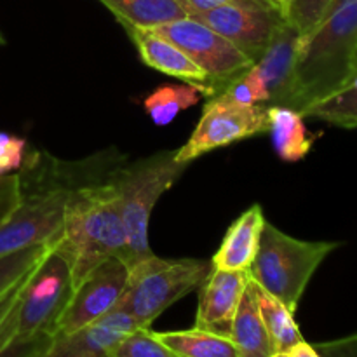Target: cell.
<instances>
[{
	"label": "cell",
	"instance_id": "obj_3",
	"mask_svg": "<svg viewBox=\"0 0 357 357\" xmlns=\"http://www.w3.org/2000/svg\"><path fill=\"white\" fill-rule=\"evenodd\" d=\"M188 164L176 160V150H162L131 164H119L110 173V180L121 195V215L128 234L126 265L150 257L149 223L157 201L169 190Z\"/></svg>",
	"mask_w": 357,
	"mask_h": 357
},
{
	"label": "cell",
	"instance_id": "obj_30",
	"mask_svg": "<svg viewBox=\"0 0 357 357\" xmlns=\"http://www.w3.org/2000/svg\"><path fill=\"white\" fill-rule=\"evenodd\" d=\"M20 174H3V176H0V222L7 218V215L20 204Z\"/></svg>",
	"mask_w": 357,
	"mask_h": 357
},
{
	"label": "cell",
	"instance_id": "obj_8",
	"mask_svg": "<svg viewBox=\"0 0 357 357\" xmlns=\"http://www.w3.org/2000/svg\"><path fill=\"white\" fill-rule=\"evenodd\" d=\"M150 30L176 44L199 68L204 70L209 79L211 96L218 94L230 80L255 65L232 42L190 16Z\"/></svg>",
	"mask_w": 357,
	"mask_h": 357
},
{
	"label": "cell",
	"instance_id": "obj_9",
	"mask_svg": "<svg viewBox=\"0 0 357 357\" xmlns=\"http://www.w3.org/2000/svg\"><path fill=\"white\" fill-rule=\"evenodd\" d=\"M70 194V188L21 187L20 204L0 222V258L58 239Z\"/></svg>",
	"mask_w": 357,
	"mask_h": 357
},
{
	"label": "cell",
	"instance_id": "obj_19",
	"mask_svg": "<svg viewBox=\"0 0 357 357\" xmlns=\"http://www.w3.org/2000/svg\"><path fill=\"white\" fill-rule=\"evenodd\" d=\"M248 286L253 293L255 302H257L261 319L267 326L275 352H289L296 344L303 340L298 324L295 323V317H293L295 312H291L281 300L272 296L260 284H257L250 278V274H248Z\"/></svg>",
	"mask_w": 357,
	"mask_h": 357
},
{
	"label": "cell",
	"instance_id": "obj_21",
	"mask_svg": "<svg viewBox=\"0 0 357 357\" xmlns=\"http://www.w3.org/2000/svg\"><path fill=\"white\" fill-rule=\"evenodd\" d=\"M153 335L180 357H241L232 338L195 326L183 331H153Z\"/></svg>",
	"mask_w": 357,
	"mask_h": 357
},
{
	"label": "cell",
	"instance_id": "obj_32",
	"mask_svg": "<svg viewBox=\"0 0 357 357\" xmlns=\"http://www.w3.org/2000/svg\"><path fill=\"white\" fill-rule=\"evenodd\" d=\"M180 6L187 10L188 16L197 13H206V10H211L215 7L227 6V3H248V2H271L278 3L275 0H178Z\"/></svg>",
	"mask_w": 357,
	"mask_h": 357
},
{
	"label": "cell",
	"instance_id": "obj_26",
	"mask_svg": "<svg viewBox=\"0 0 357 357\" xmlns=\"http://www.w3.org/2000/svg\"><path fill=\"white\" fill-rule=\"evenodd\" d=\"M218 94L229 98L241 105H265L268 103V91L264 79L260 77L255 65L239 77L230 80Z\"/></svg>",
	"mask_w": 357,
	"mask_h": 357
},
{
	"label": "cell",
	"instance_id": "obj_5",
	"mask_svg": "<svg viewBox=\"0 0 357 357\" xmlns=\"http://www.w3.org/2000/svg\"><path fill=\"white\" fill-rule=\"evenodd\" d=\"M209 271L211 264L204 260H166L150 255L129 267L128 288L117 309L129 314L139 328H150L164 310L197 289Z\"/></svg>",
	"mask_w": 357,
	"mask_h": 357
},
{
	"label": "cell",
	"instance_id": "obj_36",
	"mask_svg": "<svg viewBox=\"0 0 357 357\" xmlns=\"http://www.w3.org/2000/svg\"><path fill=\"white\" fill-rule=\"evenodd\" d=\"M271 357H288V352H274Z\"/></svg>",
	"mask_w": 357,
	"mask_h": 357
},
{
	"label": "cell",
	"instance_id": "obj_25",
	"mask_svg": "<svg viewBox=\"0 0 357 357\" xmlns=\"http://www.w3.org/2000/svg\"><path fill=\"white\" fill-rule=\"evenodd\" d=\"M110 357H180L159 340L150 328H136L128 335Z\"/></svg>",
	"mask_w": 357,
	"mask_h": 357
},
{
	"label": "cell",
	"instance_id": "obj_1",
	"mask_svg": "<svg viewBox=\"0 0 357 357\" xmlns=\"http://www.w3.org/2000/svg\"><path fill=\"white\" fill-rule=\"evenodd\" d=\"M357 77V0H333L300 40L289 107L302 112Z\"/></svg>",
	"mask_w": 357,
	"mask_h": 357
},
{
	"label": "cell",
	"instance_id": "obj_27",
	"mask_svg": "<svg viewBox=\"0 0 357 357\" xmlns=\"http://www.w3.org/2000/svg\"><path fill=\"white\" fill-rule=\"evenodd\" d=\"M333 0H293L288 20L295 24L302 38L317 26Z\"/></svg>",
	"mask_w": 357,
	"mask_h": 357
},
{
	"label": "cell",
	"instance_id": "obj_10",
	"mask_svg": "<svg viewBox=\"0 0 357 357\" xmlns=\"http://www.w3.org/2000/svg\"><path fill=\"white\" fill-rule=\"evenodd\" d=\"M190 17L218 31L251 61L257 63L267 49L275 26L288 16L278 3L248 2L227 3L206 13L192 14Z\"/></svg>",
	"mask_w": 357,
	"mask_h": 357
},
{
	"label": "cell",
	"instance_id": "obj_31",
	"mask_svg": "<svg viewBox=\"0 0 357 357\" xmlns=\"http://www.w3.org/2000/svg\"><path fill=\"white\" fill-rule=\"evenodd\" d=\"M314 349L321 357H357V333L333 342L316 344Z\"/></svg>",
	"mask_w": 357,
	"mask_h": 357
},
{
	"label": "cell",
	"instance_id": "obj_37",
	"mask_svg": "<svg viewBox=\"0 0 357 357\" xmlns=\"http://www.w3.org/2000/svg\"><path fill=\"white\" fill-rule=\"evenodd\" d=\"M2 44H6V38H3V35L0 33V45H2Z\"/></svg>",
	"mask_w": 357,
	"mask_h": 357
},
{
	"label": "cell",
	"instance_id": "obj_14",
	"mask_svg": "<svg viewBox=\"0 0 357 357\" xmlns=\"http://www.w3.org/2000/svg\"><path fill=\"white\" fill-rule=\"evenodd\" d=\"M300 40V31L286 17L275 26L267 49L255 63V68L267 86V107H289Z\"/></svg>",
	"mask_w": 357,
	"mask_h": 357
},
{
	"label": "cell",
	"instance_id": "obj_24",
	"mask_svg": "<svg viewBox=\"0 0 357 357\" xmlns=\"http://www.w3.org/2000/svg\"><path fill=\"white\" fill-rule=\"evenodd\" d=\"M54 243L56 239L49 241V243L35 244V246L23 248V250L14 251V253L0 258V296L7 289L13 288L16 282H20L28 272L33 271L38 265V261L49 253V250H51Z\"/></svg>",
	"mask_w": 357,
	"mask_h": 357
},
{
	"label": "cell",
	"instance_id": "obj_20",
	"mask_svg": "<svg viewBox=\"0 0 357 357\" xmlns=\"http://www.w3.org/2000/svg\"><path fill=\"white\" fill-rule=\"evenodd\" d=\"M121 24L155 28L188 16L178 0H100Z\"/></svg>",
	"mask_w": 357,
	"mask_h": 357
},
{
	"label": "cell",
	"instance_id": "obj_4",
	"mask_svg": "<svg viewBox=\"0 0 357 357\" xmlns=\"http://www.w3.org/2000/svg\"><path fill=\"white\" fill-rule=\"evenodd\" d=\"M340 243L302 241L265 222L250 278L295 312L319 265Z\"/></svg>",
	"mask_w": 357,
	"mask_h": 357
},
{
	"label": "cell",
	"instance_id": "obj_17",
	"mask_svg": "<svg viewBox=\"0 0 357 357\" xmlns=\"http://www.w3.org/2000/svg\"><path fill=\"white\" fill-rule=\"evenodd\" d=\"M302 112L286 107H268V132L275 153L286 162H298L312 150L316 135L307 129Z\"/></svg>",
	"mask_w": 357,
	"mask_h": 357
},
{
	"label": "cell",
	"instance_id": "obj_22",
	"mask_svg": "<svg viewBox=\"0 0 357 357\" xmlns=\"http://www.w3.org/2000/svg\"><path fill=\"white\" fill-rule=\"evenodd\" d=\"M202 98H206V91L197 84H162L143 100V108L153 124L167 126Z\"/></svg>",
	"mask_w": 357,
	"mask_h": 357
},
{
	"label": "cell",
	"instance_id": "obj_6",
	"mask_svg": "<svg viewBox=\"0 0 357 357\" xmlns=\"http://www.w3.org/2000/svg\"><path fill=\"white\" fill-rule=\"evenodd\" d=\"M73 289L72 265L54 243L24 281L17 302L14 338H30L40 333L54 335L58 321L72 300Z\"/></svg>",
	"mask_w": 357,
	"mask_h": 357
},
{
	"label": "cell",
	"instance_id": "obj_23",
	"mask_svg": "<svg viewBox=\"0 0 357 357\" xmlns=\"http://www.w3.org/2000/svg\"><path fill=\"white\" fill-rule=\"evenodd\" d=\"M303 117H314L338 128H357V77L335 91L330 96L309 105L302 110Z\"/></svg>",
	"mask_w": 357,
	"mask_h": 357
},
{
	"label": "cell",
	"instance_id": "obj_16",
	"mask_svg": "<svg viewBox=\"0 0 357 357\" xmlns=\"http://www.w3.org/2000/svg\"><path fill=\"white\" fill-rule=\"evenodd\" d=\"M265 222L267 220L260 204H253L239 218L234 220L222 244L213 255L211 267L222 271H250L251 261L255 260L258 251Z\"/></svg>",
	"mask_w": 357,
	"mask_h": 357
},
{
	"label": "cell",
	"instance_id": "obj_12",
	"mask_svg": "<svg viewBox=\"0 0 357 357\" xmlns=\"http://www.w3.org/2000/svg\"><path fill=\"white\" fill-rule=\"evenodd\" d=\"M138 326L124 310L114 309L96 323L73 333L52 335L51 344L35 357H110L112 351Z\"/></svg>",
	"mask_w": 357,
	"mask_h": 357
},
{
	"label": "cell",
	"instance_id": "obj_34",
	"mask_svg": "<svg viewBox=\"0 0 357 357\" xmlns=\"http://www.w3.org/2000/svg\"><path fill=\"white\" fill-rule=\"evenodd\" d=\"M288 357H321L317 354V351L314 349V345L307 344L305 340H302L300 344H296L291 351L288 352Z\"/></svg>",
	"mask_w": 357,
	"mask_h": 357
},
{
	"label": "cell",
	"instance_id": "obj_7",
	"mask_svg": "<svg viewBox=\"0 0 357 357\" xmlns=\"http://www.w3.org/2000/svg\"><path fill=\"white\" fill-rule=\"evenodd\" d=\"M261 132H268V107L241 105L222 94H215L206 101L190 138L176 149V160L190 164L204 153Z\"/></svg>",
	"mask_w": 357,
	"mask_h": 357
},
{
	"label": "cell",
	"instance_id": "obj_2",
	"mask_svg": "<svg viewBox=\"0 0 357 357\" xmlns=\"http://www.w3.org/2000/svg\"><path fill=\"white\" fill-rule=\"evenodd\" d=\"M56 246L72 265L75 286L108 258L126 261L128 234L121 215V195L110 176L73 188Z\"/></svg>",
	"mask_w": 357,
	"mask_h": 357
},
{
	"label": "cell",
	"instance_id": "obj_33",
	"mask_svg": "<svg viewBox=\"0 0 357 357\" xmlns=\"http://www.w3.org/2000/svg\"><path fill=\"white\" fill-rule=\"evenodd\" d=\"M30 272H28V274H30ZM28 274L24 275V278L21 279L20 282H16V284H14L13 288L7 289V291L3 293L2 296H0V323H2L3 317L7 316V312H9V310L13 309V305H14V303H16V300L20 298V293H21V289H23V284H24V281H26Z\"/></svg>",
	"mask_w": 357,
	"mask_h": 357
},
{
	"label": "cell",
	"instance_id": "obj_29",
	"mask_svg": "<svg viewBox=\"0 0 357 357\" xmlns=\"http://www.w3.org/2000/svg\"><path fill=\"white\" fill-rule=\"evenodd\" d=\"M52 335L40 333L30 338H14L0 351V357H35L40 354L49 344Z\"/></svg>",
	"mask_w": 357,
	"mask_h": 357
},
{
	"label": "cell",
	"instance_id": "obj_13",
	"mask_svg": "<svg viewBox=\"0 0 357 357\" xmlns=\"http://www.w3.org/2000/svg\"><path fill=\"white\" fill-rule=\"evenodd\" d=\"M248 272L222 271L211 267L199 286V307L195 328L230 337L234 317L246 291Z\"/></svg>",
	"mask_w": 357,
	"mask_h": 357
},
{
	"label": "cell",
	"instance_id": "obj_15",
	"mask_svg": "<svg viewBox=\"0 0 357 357\" xmlns=\"http://www.w3.org/2000/svg\"><path fill=\"white\" fill-rule=\"evenodd\" d=\"M122 28L136 45L139 58L146 66L169 77L185 80V82L197 84L206 91V98H211L209 79L206 72L199 68L176 44L149 28H138L132 24H122Z\"/></svg>",
	"mask_w": 357,
	"mask_h": 357
},
{
	"label": "cell",
	"instance_id": "obj_11",
	"mask_svg": "<svg viewBox=\"0 0 357 357\" xmlns=\"http://www.w3.org/2000/svg\"><path fill=\"white\" fill-rule=\"evenodd\" d=\"M129 267L121 258H108L94 267L73 289L72 300L58 321L54 335L73 333L117 309L128 288Z\"/></svg>",
	"mask_w": 357,
	"mask_h": 357
},
{
	"label": "cell",
	"instance_id": "obj_35",
	"mask_svg": "<svg viewBox=\"0 0 357 357\" xmlns=\"http://www.w3.org/2000/svg\"><path fill=\"white\" fill-rule=\"evenodd\" d=\"M275 2H278V6L281 7V10H282V13H284L286 16H288V13H289V7H291L293 0H275Z\"/></svg>",
	"mask_w": 357,
	"mask_h": 357
},
{
	"label": "cell",
	"instance_id": "obj_28",
	"mask_svg": "<svg viewBox=\"0 0 357 357\" xmlns=\"http://www.w3.org/2000/svg\"><path fill=\"white\" fill-rule=\"evenodd\" d=\"M26 155V139L0 132V176L23 167Z\"/></svg>",
	"mask_w": 357,
	"mask_h": 357
},
{
	"label": "cell",
	"instance_id": "obj_18",
	"mask_svg": "<svg viewBox=\"0 0 357 357\" xmlns=\"http://www.w3.org/2000/svg\"><path fill=\"white\" fill-rule=\"evenodd\" d=\"M230 338L236 344L241 357H271L275 352L271 335L248 284L234 317Z\"/></svg>",
	"mask_w": 357,
	"mask_h": 357
}]
</instances>
